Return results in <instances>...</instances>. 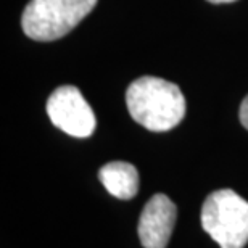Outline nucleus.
<instances>
[{"mask_svg": "<svg viewBox=\"0 0 248 248\" xmlns=\"http://www.w3.org/2000/svg\"><path fill=\"white\" fill-rule=\"evenodd\" d=\"M129 115L153 132L176 127L186 116V98L179 86L161 78L142 76L126 92Z\"/></svg>", "mask_w": 248, "mask_h": 248, "instance_id": "1", "label": "nucleus"}, {"mask_svg": "<svg viewBox=\"0 0 248 248\" xmlns=\"http://www.w3.org/2000/svg\"><path fill=\"white\" fill-rule=\"evenodd\" d=\"M97 0H31L23 12L21 26L32 41H57L78 26Z\"/></svg>", "mask_w": 248, "mask_h": 248, "instance_id": "2", "label": "nucleus"}, {"mask_svg": "<svg viewBox=\"0 0 248 248\" xmlns=\"http://www.w3.org/2000/svg\"><path fill=\"white\" fill-rule=\"evenodd\" d=\"M202 227L221 248H244L248 242V202L231 188L206 197Z\"/></svg>", "mask_w": 248, "mask_h": 248, "instance_id": "3", "label": "nucleus"}, {"mask_svg": "<svg viewBox=\"0 0 248 248\" xmlns=\"http://www.w3.org/2000/svg\"><path fill=\"white\" fill-rule=\"evenodd\" d=\"M47 113L58 129L73 137L86 139L95 131V115L74 86L55 89L47 100Z\"/></svg>", "mask_w": 248, "mask_h": 248, "instance_id": "4", "label": "nucleus"}, {"mask_svg": "<svg viewBox=\"0 0 248 248\" xmlns=\"http://www.w3.org/2000/svg\"><path fill=\"white\" fill-rule=\"evenodd\" d=\"M176 205L165 193H155L143 206L137 234L143 248H166L176 224Z\"/></svg>", "mask_w": 248, "mask_h": 248, "instance_id": "5", "label": "nucleus"}, {"mask_svg": "<svg viewBox=\"0 0 248 248\" xmlns=\"http://www.w3.org/2000/svg\"><path fill=\"white\" fill-rule=\"evenodd\" d=\"M98 179L113 197L121 200H131L139 190V172L126 161H111L102 166Z\"/></svg>", "mask_w": 248, "mask_h": 248, "instance_id": "6", "label": "nucleus"}, {"mask_svg": "<svg viewBox=\"0 0 248 248\" xmlns=\"http://www.w3.org/2000/svg\"><path fill=\"white\" fill-rule=\"evenodd\" d=\"M239 116H240V121L244 124V127L248 129V95L244 98L240 105V111H239Z\"/></svg>", "mask_w": 248, "mask_h": 248, "instance_id": "7", "label": "nucleus"}, {"mask_svg": "<svg viewBox=\"0 0 248 248\" xmlns=\"http://www.w3.org/2000/svg\"><path fill=\"white\" fill-rule=\"evenodd\" d=\"M211 3H231V2H235V0H208Z\"/></svg>", "mask_w": 248, "mask_h": 248, "instance_id": "8", "label": "nucleus"}]
</instances>
